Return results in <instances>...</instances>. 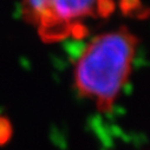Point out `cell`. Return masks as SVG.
Instances as JSON below:
<instances>
[{
  "instance_id": "6da1fadb",
  "label": "cell",
  "mask_w": 150,
  "mask_h": 150,
  "mask_svg": "<svg viewBox=\"0 0 150 150\" xmlns=\"http://www.w3.org/2000/svg\"><path fill=\"white\" fill-rule=\"evenodd\" d=\"M138 44L137 35L124 26L93 37L73 65L77 93L98 111H111L129 82Z\"/></svg>"
},
{
  "instance_id": "7a4b0ae2",
  "label": "cell",
  "mask_w": 150,
  "mask_h": 150,
  "mask_svg": "<svg viewBox=\"0 0 150 150\" xmlns=\"http://www.w3.org/2000/svg\"><path fill=\"white\" fill-rule=\"evenodd\" d=\"M112 0H23L21 14L44 42H60L86 32L89 20L108 17Z\"/></svg>"
},
{
  "instance_id": "3957f363",
  "label": "cell",
  "mask_w": 150,
  "mask_h": 150,
  "mask_svg": "<svg viewBox=\"0 0 150 150\" xmlns=\"http://www.w3.org/2000/svg\"><path fill=\"white\" fill-rule=\"evenodd\" d=\"M12 136V125L6 117L0 116V145L5 144Z\"/></svg>"
}]
</instances>
